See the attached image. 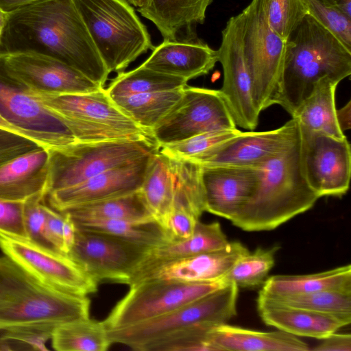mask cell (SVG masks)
Instances as JSON below:
<instances>
[{
  "mask_svg": "<svg viewBox=\"0 0 351 351\" xmlns=\"http://www.w3.org/2000/svg\"><path fill=\"white\" fill-rule=\"evenodd\" d=\"M56 58L104 88L109 73L73 0H40L8 13L0 53Z\"/></svg>",
  "mask_w": 351,
  "mask_h": 351,
  "instance_id": "1",
  "label": "cell"
},
{
  "mask_svg": "<svg viewBox=\"0 0 351 351\" xmlns=\"http://www.w3.org/2000/svg\"><path fill=\"white\" fill-rule=\"evenodd\" d=\"M351 74V50L307 14L285 40L276 104L291 117L326 77L337 82Z\"/></svg>",
  "mask_w": 351,
  "mask_h": 351,
  "instance_id": "2",
  "label": "cell"
},
{
  "mask_svg": "<svg viewBox=\"0 0 351 351\" xmlns=\"http://www.w3.org/2000/svg\"><path fill=\"white\" fill-rule=\"evenodd\" d=\"M256 168L258 182L255 191L230 221L243 230L275 229L309 210L319 198L303 174L300 135L287 147Z\"/></svg>",
  "mask_w": 351,
  "mask_h": 351,
  "instance_id": "3",
  "label": "cell"
},
{
  "mask_svg": "<svg viewBox=\"0 0 351 351\" xmlns=\"http://www.w3.org/2000/svg\"><path fill=\"white\" fill-rule=\"evenodd\" d=\"M87 296L48 285L8 256H0V331L50 327L89 317Z\"/></svg>",
  "mask_w": 351,
  "mask_h": 351,
  "instance_id": "4",
  "label": "cell"
},
{
  "mask_svg": "<svg viewBox=\"0 0 351 351\" xmlns=\"http://www.w3.org/2000/svg\"><path fill=\"white\" fill-rule=\"evenodd\" d=\"M109 74L153 49L146 27L125 0H73Z\"/></svg>",
  "mask_w": 351,
  "mask_h": 351,
  "instance_id": "5",
  "label": "cell"
},
{
  "mask_svg": "<svg viewBox=\"0 0 351 351\" xmlns=\"http://www.w3.org/2000/svg\"><path fill=\"white\" fill-rule=\"evenodd\" d=\"M26 89L67 127L77 142L152 137L149 132L138 126L120 111L105 88L75 94H52Z\"/></svg>",
  "mask_w": 351,
  "mask_h": 351,
  "instance_id": "6",
  "label": "cell"
},
{
  "mask_svg": "<svg viewBox=\"0 0 351 351\" xmlns=\"http://www.w3.org/2000/svg\"><path fill=\"white\" fill-rule=\"evenodd\" d=\"M159 149L153 138L149 137L76 142L49 149L47 195L80 184L110 169L138 161Z\"/></svg>",
  "mask_w": 351,
  "mask_h": 351,
  "instance_id": "7",
  "label": "cell"
},
{
  "mask_svg": "<svg viewBox=\"0 0 351 351\" xmlns=\"http://www.w3.org/2000/svg\"><path fill=\"white\" fill-rule=\"evenodd\" d=\"M239 287L228 282L222 287L163 315L121 328L108 330L112 343L144 351L150 343L193 326L215 327L237 315Z\"/></svg>",
  "mask_w": 351,
  "mask_h": 351,
  "instance_id": "8",
  "label": "cell"
},
{
  "mask_svg": "<svg viewBox=\"0 0 351 351\" xmlns=\"http://www.w3.org/2000/svg\"><path fill=\"white\" fill-rule=\"evenodd\" d=\"M240 14L243 56L251 78L253 99L261 112L276 104L285 40L269 25L261 0H252Z\"/></svg>",
  "mask_w": 351,
  "mask_h": 351,
  "instance_id": "9",
  "label": "cell"
},
{
  "mask_svg": "<svg viewBox=\"0 0 351 351\" xmlns=\"http://www.w3.org/2000/svg\"><path fill=\"white\" fill-rule=\"evenodd\" d=\"M228 282H184L146 279L131 286L103 321L107 330L134 325L168 313Z\"/></svg>",
  "mask_w": 351,
  "mask_h": 351,
  "instance_id": "10",
  "label": "cell"
},
{
  "mask_svg": "<svg viewBox=\"0 0 351 351\" xmlns=\"http://www.w3.org/2000/svg\"><path fill=\"white\" fill-rule=\"evenodd\" d=\"M234 128L219 90L186 86L150 134L160 147L204 132Z\"/></svg>",
  "mask_w": 351,
  "mask_h": 351,
  "instance_id": "11",
  "label": "cell"
},
{
  "mask_svg": "<svg viewBox=\"0 0 351 351\" xmlns=\"http://www.w3.org/2000/svg\"><path fill=\"white\" fill-rule=\"evenodd\" d=\"M151 249L110 234L76 228L68 255L97 284L128 285Z\"/></svg>",
  "mask_w": 351,
  "mask_h": 351,
  "instance_id": "12",
  "label": "cell"
},
{
  "mask_svg": "<svg viewBox=\"0 0 351 351\" xmlns=\"http://www.w3.org/2000/svg\"><path fill=\"white\" fill-rule=\"evenodd\" d=\"M0 250L43 282L80 296L97 291V285L68 254L28 239L0 232Z\"/></svg>",
  "mask_w": 351,
  "mask_h": 351,
  "instance_id": "13",
  "label": "cell"
},
{
  "mask_svg": "<svg viewBox=\"0 0 351 351\" xmlns=\"http://www.w3.org/2000/svg\"><path fill=\"white\" fill-rule=\"evenodd\" d=\"M0 114L48 149L77 141L67 127L13 78L0 53Z\"/></svg>",
  "mask_w": 351,
  "mask_h": 351,
  "instance_id": "14",
  "label": "cell"
},
{
  "mask_svg": "<svg viewBox=\"0 0 351 351\" xmlns=\"http://www.w3.org/2000/svg\"><path fill=\"white\" fill-rule=\"evenodd\" d=\"M300 130V158L304 178L319 195L341 197L350 186L351 151L346 138Z\"/></svg>",
  "mask_w": 351,
  "mask_h": 351,
  "instance_id": "15",
  "label": "cell"
},
{
  "mask_svg": "<svg viewBox=\"0 0 351 351\" xmlns=\"http://www.w3.org/2000/svg\"><path fill=\"white\" fill-rule=\"evenodd\" d=\"M217 51L223 73L219 91L237 126L250 130L258 124L260 112L252 97L251 78L245 62L241 14L232 16L222 30Z\"/></svg>",
  "mask_w": 351,
  "mask_h": 351,
  "instance_id": "16",
  "label": "cell"
},
{
  "mask_svg": "<svg viewBox=\"0 0 351 351\" xmlns=\"http://www.w3.org/2000/svg\"><path fill=\"white\" fill-rule=\"evenodd\" d=\"M300 135V125L292 118L275 130L241 132L189 160L202 166L256 167L287 147Z\"/></svg>",
  "mask_w": 351,
  "mask_h": 351,
  "instance_id": "17",
  "label": "cell"
},
{
  "mask_svg": "<svg viewBox=\"0 0 351 351\" xmlns=\"http://www.w3.org/2000/svg\"><path fill=\"white\" fill-rule=\"evenodd\" d=\"M3 55L8 73L27 88L52 94L86 93L104 88L53 57L35 52Z\"/></svg>",
  "mask_w": 351,
  "mask_h": 351,
  "instance_id": "18",
  "label": "cell"
},
{
  "mask_svg": "<svg viewBox=\"0 0 351 351\" xmlns=\"http://www.w3.org/2000/svg\"><path fill=\"white\" fill-rule=\"evenodd\" d=\"M154 154L135 162L104 171L77 185L52 191L45 197L51 208L62 213L79 205L136 192L142 186Z\"/></svg>",
  "mask_w": 351,
  "mask_h": 351,
  "instance_id": "19",
  "label": "cell"
},
{
  "mask_svg": "<svg viewBox=\"0 0 351 351\" xmlns=\"http://www.w3.org/2000/svg\"><path fill=\"white\" fill-rule=\"evenodd\" d=\"M200 178L206 212L231 221L253 195L256 167L202 166Z\"/></svg>",
  "mask_w": 351,
  "mask_h": 351,
  "instance_id": "20",
  "label": "cell"
},
{
  "mask_svg": "<svg viewBox=\"0 0 351 351\" xmlns=\"http://www.w3.org/2000/svg\"><path fill=\"white\" fill-rule=\"evenodd\" d=\"M249 252L241 242L229 241L221 249L161 264L141 275L134 284L146 279L184 282L222 280L234 264Z\"/></svg>",
  "mask_w": 351,
  "mask_h": 351,
  "instance_id": "21",
  "label": "cell"
},
{
  "mask_svg": "<svg viewBox=\"0 0 351 351\" xmlns=\"http://www.w3.org/2000/svg\"><path fill=\"white\" fill-rule=\"evenodd\" d=\"M141 64L186 80L208 74L218 62L217 51L197 38L189 42L164 40Z\"/></svg>",
  "mask_w": 351,
  "mask_h": 351,
  "instance_id": "22",
  "label": "cell"
},
{
  "mask_svg": "<svg viewBox=\"0 0 351 351\" xmlns=\"http://www.w3.org/2000/svg\"><path fill=\"white\" fill-rule=\"evenodd\" d=\"M213 0H147L138 8L141 14L151 21L164 40L189 42L198 38L196 27L203 24L206 12Z\"/></svg>",
  "mask_w": 351,
  "mask_h": 351,
  "instance_id": "23",
  "label": "cell"
},
{
  "mask_svg": "<svg viewBox=\"0 0 351 351\" xmlns=\"http://www.w3.org/2000/svg\"><path fill=\"white\" fill-rule=\"evenodd\" d=\"M49 149L39 147L0 166V198L24 202L38 193L47 195Z\"/></svg>",
  "mask_w": 351,
  "mask_h": 351,
  "instance_id": "24",
  "label": "cell"
},
{
  "mask_svg": "<svg viewBox=\"0 0 351 351\" xmlns=\"http://www.w3.org/2000/svg\"><path fill=\"white\" fill-rule=\"evenodd\" d=\"M259 315L265 324L294 336L322 339L350 324L351 318L324 314L257 299Z\"/></svg>",
  "mask_w": 351,
  "mask_h": 351,
  "instance_id": "25",
  "label": "cell"
},
{
  "mask_svg": "<svg viewBox=\"0 0 351 351\" xmlns=\"http://www.w3.org/2000/svg\"><path fill=\"white\" fill-rule=\"evenodd\" d=\"M229 241L219 222H197L193 234L184 240L169 242L152 248L130 278L133 285L147 271L169 261L221 249Z\"/></svg>",
  "mask_w": 351,
  "mask_h": 351,
  "instance_id": "26",
  "label": "cell"
},
{
  "mask_svg": "<svg viewBox=\"0 0 351 351\" xmlns=\"http://www.w3.org/2000/svg\"><path fill=\"white\" fill-rule=\"evenodd\" d=\"M218 351H308V346L297 336L282 330L262 332L227 324L218 325L210 332Z\"/></svg>",
  "mask_w": 351,
  "mask_h": 351,
  "instance_id": "27",
  "label": "cell"
},
{
  "mask_svg": "<svg viewBox=\"0 0 351 351\" xmlns=\"http://www.w3.org/2000/svg\"><path fill=\"white\" fill-rule=\"evenodd\" d=\"M327 290L351 293L350 265L313 274L273 276L258 295L284 297Z\"/></svg>",
  "mask_w": 351,
  "mask_h": 351,
  "instance_id": "28",
  "label": "cell"
},
{
  "mask_svg": "<svg viewBox=\"0 0 351 351\" xmlns=\"http://www.w3.org/2000/svg\"><path fill=\"white\" fill-rule=\"evenodd\" d=\"M338 84L328 77L315 84L312 93L292 116L301 128L335 138L346 137L336 118L335 91Z\"/></svg>",
  "mask_w": 351,
  "mask_h": 351,
  "instance_id": "29",
  "label": "cell"
},
{
  "mask_svg": "<svg viewBox=\"0 0 351 351\" xmlns=\"http://www.w3.org/2000/svg\"><path fill=\"white\" fill-rule=\"evenodd\" d=\"M139 191L154 219L165 229L173 204V181L168 156L159 151L153 155Z\"/></svg>",
  "mask_w": 351,
  "mask_h": 351,
  "instance_id": "30",
  "label": "cell"
},
{
  "mask_svg": "<svg viewBox=\"0 0 351 351\" xmlns=\"http://www.w3.org/2000/svg\"><path fill=\"white\" fill-rule=\"evenodd\" d=\"M62 213L67 214L72 219L156 221L140 191L124 196L79 205Z\"/></svg>",
  "mask_w": 351,
  "mask_h": 351,
  "instance_id": "31",
  "label": "cell"
},
{
  "mask_svg": "<svg viewBox=\"0 0 351 351\" xmlns=\"http://www.w3.org/2000/svg\"><path fill=\"white\" fill-rule=\"evenodd\" d=\"M183 88L112 97L116 106L140 128L150 132L180 99Z\"/></svg>",
  "mask_w": 351,
  "mask_h": 351,
  "instance_id": "32",
  "label": "cell"
},
{
  "mask_svg": "<svg viewBox=\"0 0 351 351\" xmlns=\"http://www.w3.org/2000/svg\"><path fill=\"white\" fill-rule=\"evenodd\" d=\"M51 339L58 351H106L112 344L104 322L89 317L58 326Z\"/></svg>",
  "mask_w": 351,
  "mask_h": 351,
  "instance_id": "33",
  "label": "cell"
},
{
  "mask_svg": "<svg viewBox=\"0 0 351 351\" xmlns=\"http://www.w3.org/2000/svg\"><path fill=\"white\" fill-rule=\"evenodd\" d=\"M72 220L77 228L110 234L149 248L169 242L165 229L156 221L135 222L94 219Z\"/></svg>",
  "mask_w": 351,
  "mask_h": 351,
  "instance_id": "34",
  "label": "cell"
},
{
  "mask_svg": "<svg viewBox=\"0 0 351 351\" xmlns=\"http://www.w3.org/2000/svg\"><path fill=\"white\" fill-rule=\"evenodd\" d=\"M186 79L160 73L140 65L128 72H120L105 88L110 98L131 95L182 89Z\"/></svg>",
  "mask_w": 351,
  "mask_h": 351,
  "instance_id": "35",
  "label": "cell"
},
{
  "mask_svg": "<svg viewBox=\"0 0 351 351\" xmlns=\"http://www.w3.org/2000/svg\"><path fill=\"white\" fill-rule=\"evenodd\" d=\"M169 158L173 181L172 210L183 209L199 219L206 211L201 165L189 159Z\"/></svg>",
  "mask_w": 351,
  "mask_h": 351,
  "instance_id": "36",
  "label": "cell"
},
{
  "mask_svg": "<svg viewBox=\"0 0 351 351\" xmlns=\"http://www.w3.org/2000/svg\"><path fill=\"white\" fill-rule=\"evenodd\" d=\"M258 298L294 308L351 318V293L349 292L327 290L284 297L258 295Z\"/></svg>",
  "mask_w": 351,
  "mask_h": 351,
  "instance_id": "37",
  "label": "cell"
},
{
  "mask_svg": "<svg viewBox=\"0 0 351 351\" xmlns=\"http://www.w3.org/2000/svg\"><path fill=\"white\" fill-rule=\"evenodd\" d=\"M278 247L257 248L241 256L222 278L226 282H233L238 287L254 289L263 285L275 263V254Z\"/></svg>",
  "mask_w": 351,
  "mask_h": 351,
  "instance_id": "38",
  "label": "cell"
},
{
  "mask_svg": "<svg viewBox=\"0 0 351 351\" xmlns=\"http://www.w3.org/2000/svg\"><path fill=\"white\" fill-rule=\"evenodd\" d=\"M271 28L285 40L306 15L302 0H261Z\"/></svg>",
  "mask_w": 351,
  "mask_h": 351,
  "instance_id": "39",
  "label": "cell"
},
{
  "mask_svg": "<svg viewBox=\"0 0 351 351\" xmlns=\"http://www.w3.org/2000/svg\"><path fill=\"white\" fill-rule=\"evenodd\" d=\"M307 13L351 50V18L332 0H302Z\"/></svg>",
  "mask_w": 351,
  "mask_h": 351,
  "instance_id": "40",
  "label": "cell"
},
{
  "mask_svg": "<svg viewBox=\"0 0 351 351\" xmlns=\"http://www.w3.org/2000/svg\"><path fill=\"white\" fill-rule=\"evenodd\" d=\"M241 132L237 128L207 132L181 141L162 145L159 152L169 158L190 159Z\"/></svg>",
  "mask_w": 351,
  "mask_h": 351,
  "instance_id": "41",
  "label": "cell"
},
{
  "mask_svg": "<svg viewBox=\"0 0 351 351\" xmlns=\"http://www.w3.org/2000/svg\"><path fill=\"white\" fill-rule=\"evenodd\" d=\"M53 328L25 327L4 331L0 336V351L41 350L48 349Z\"/></svg>",
  "mask_w": 351,
  "mask_h": 351,
  "instance_id": "42",
  "label": "cell"
},
{
  "mask_svg": "<svg viewBox=\"0 0 351 351\" xmlns=\"http://www.w3.org/2000/svg\"><path fill=\"white\" fill-rule=\"evenodd\" d=\"M45 197L38 193L23 202V222L28 239L51 248L45 237L46 213L43 204Z\"/></svg>",
  "mask_w": 351,
  "mask_h": 351,
  "instance_id": "43",
  "label": "cell"
},
{
  "mask_svg": "<svg viewBox=\"0 0 351 351\" xmlns=\"http://www.w3.org/2000/svg\"><path fill=\"white\" fill-rule=\"evenodd\" d=\"M0 232L27 239L23 222V202L0 198Z\"/></svg>",
  "mask_w": 351,
  "mask_h": 351,
  "instance_id": "44",
  "label": "cell"
},
{
  "mask_svg": "<svg viewBox=\"0 0 351 351\" xmlns=\"http://www.w3.org/2000/svg\"><path fill=\"white\" fill-rule=\"evenodd\" d=\"M39 147H43L31 138L0 129V166Z\"/></svg>",
  "mask_w": 351,
  "mask_h": 351,
  "instance_id": "45",
  "label": "cell"
},
{
  "mask_svg": "<svg viewBox=\"0 0 351 351\" xmlns=\"http://www.w3.org/2000/svg\"><path fill=\"white\" fill-rule=\"evenodd\" d=\"M199 219L180 208L172 210L165 226L169 242L186 239L194 232Z\"/></svg>",
  "mask_w": 351,
  "mask_h": 351,
  "instance_id": "46",
  "label": "cell"
},
{
  "mask_svg": "<svg viewBox=\"0 0 351 351\" xmlns=\"http://www.w3.org/2000/svg\"><path fill=\"white\" fill-rule=\"evenodd\" d=\"M44 207L46 213V240L51 249L64 253L62 244L64 215L45 204Z\"/></svg>",
  "mask_w": 351,
  "mask_h": 351,
  "instance_id": "47",
  "label": "cell"
},
{
  "mask_svg": "<svg viewBox=\"0 0 351 351\" xmlns=\"http://www.w3.org/2000/svg\"><path fill=\"white\" fill-rule=\"evenodd\" d=\"M315 351H350V334H338L333 332L322 339L320 343L316 346Z\"/></svg>",
  "mask_w": 351,
  "mask_h": 351,
  "instance_id": "48",
  "label": "cell"
},
{
  "mask_svg": "<svg viewBox=\"0 0 351 351\" xmlns=\"http://www.w3.org/2000/svg\"><path fill=\"white\" fill-rule=\"evenodd\" d=\"M62 214L64 217L62 227L63 252L64 254H68L75 241L76 227L73 220L67 214Z\"/></svg>",
  "mask_w": 351,
  "mask_h": 351,
  "instance_id": "49",
  "label": "cell"
},
{
  "mask_svg": "<svg viewBox=\"0 0 351 351\" xmlns=\"http://www.w3.org/2000/svg\"><path fill=\"white\" fill-rule=\"evenodd\" d=\"M351 101H349L341 108L336 110V118L338 125L343 132L350 129Z\"/></svg>",
  "mask_w": 351,
  "mask_h": 351,
  "instance_id": "50",
  "label": "cell"
},
{
  "mask_svg": "<svg viewBox=\"0 0 351 351\" xmlns=\"http://www.w3.org/2000/svg\"><path fill=\"white\" fill-rule=\"evenodd\" d=\"M40 0H0V8L6 12H10Z\"/></svg>",
  "mask_w": 351,
  "mask_h": 351,
  "instance_id": "51",
  "label": "cell"
},
{
  "mask_svg": "<svg viewBox=\"0 0 351 351\" xmlns=\"http://www.w3.org/2000/svg\"><path fill=\"white\" fill-rule=\"evenodd\" d=\"M0 129L5 130H7V131H9V132H13V133H15V134H17L25 136L27 138H31V139L36 141L33 138H32L29 135H28L26 132H25L24 131L20 130L19 128L15 127L12 124L10 123L1 114H0Z\"/></svg>",
  "mask_w": 351,
  "mask_h": 351,
  "instance_id": "52",
  "label": "cell"
},
{
  "mask_svg": "<svg viewBox=\"0 0 351 351\" xmlns=\"http://www.w3.org/2000/svg\"><path fill=\"white\" fill-rule=\"evenodd\" d=\"M349 17L351 18V0H332Z\"/></svg>",
  "mask_w": 351,
  "mask_h": 351,
  "instance_id": "53",
  "label": "cell"
},
{
  "mask_svg": "<svg viewBox=\"0 0 351 351\" xmlns=\"http://www.w3.org/2000/svg\"><path fill=\"white\" fill-rule=\"evenodd\" d=\"M8 13V12H5L0 8V38L2 35L6 23Z\"/></svg>",
  "mask_w": 351,
  "mask_h": 351,
  "instance_id": "54",
  "label": "cell"
},
{
  "mask_svg": "<svg viewBox=\"0 0 351 351\" xmlns=\"http://www.w3.org/2000/svg\"><path fill=\"white\" fill-rule=\"evenodd\" d=\"M132 5L138 8H143L146 5L147 0H128Z\"/></svg>",
  "mask_w": 351,
  "mask_h": 351,
  "instance_id": "55",
  "label": "cell"
}]
</instances>
